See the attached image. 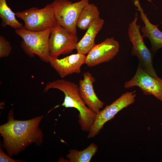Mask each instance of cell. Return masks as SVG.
Returning a JSON list of instances; mask_svg holds the SVG:
<instances>
[{
  "label": "cell",
  "instance_id": "cell-10",
  "mask_svg": "<svg viewBox=\"0 0 162 162\" xmlns=\"http://www.w3.org/2000/svg\"><path fill=\"white\" fill-rule=\"evenodd\" d=\"M120 45L114 37L107 38L101 43L95 44L86 56L85 63L93 67L112 59L119 52Z\"/></svg>",
  "mask_w": 162,
  "mask_h": 162
},
{
  "label": "cell",
  "instance_id": "cell-12",
  "mask_svg": "<svg viewBox=\"0 0 162 162\" xmlns=\"http://www.w3.org/2000/svg\"><path fill=\"white\" fill-rule=\"evenodd\" d=\"M84 79H80L79 82L80 96L88 108L97 114L103 107L104 103L96 95L94 89L93 84L95 78L87 71L83 74Z\"/></svg>",
  "mask_w": 162,
  "mask_h": 162
},
{
  "label": "cell",
  "instance_id": "cell-9",
  "mask_svg": "<svg viewBox=\"0 0 162 162\" xmlns=\"http://www.w3.org/2000/svg\"><path fill=\"white\" fill-rule=\"evenodd\" d=\"M134 86L138 87L146 95H152L162 103V79L154 78L147 73L138 63L134 76L126 81L124 85L125 88Z\"/></svg>",
  "mask_w": 162,
  "mask_h": 162
},
{
  "label": "cell",
  "instance_id": "cell-16",
  "mask_svg": "<svg viewBox=\"0 0 162 162\" xmlns=\"http://www.w3.org/2000/svg\"><path fill=\"white\" fill-rule=\"evenodd\" d=\"M15 13L7 5L6 0H0V17L2 21L1 26L5 28L7 26L16 29L23 27L22 24L16 19Z\"/></svg>",
  "mask_w": 162,
  "mask_h": 162
},
{
  "label": "cell",
  "instance_id": "cell-15",
  "mask_svg": "<svg viewBox=\"0 0 162 162\" xmlns=\"http://www.w3.org/2000/svg\"><path fill=\"white\" fill-rule=\"evenodd\" d=\"M100 17L98 8L93 4L88 3L80 13L76 26L81 30H86L94 20Z\"/></svg>",
  "mask_w": 162,
  "mask_h": 162
},
{
  "label": "cell",
  "instance_id": "cell-5",
  "mask_svg": "<svg viewBox=\"0 0 162 162\" xmlns=\"http://www.w3.org/2000/svg\"><path fill=\"white\" fill-rule=\"evenodd\" d=\"M15 14L23 21L24 28L31 31H44L57 24L51 3L41 9L34 7Z\"/></svg>",
  "mask_w": 162,
  "mask_h": 162
},
{
  "label": "cell",
  "instance_id": "cell-8",
  "mask_svg": "<svg viewBox=\"0 0 162 162\" xmlns=\"http://www.w3.org/2000/svg\"><path fill=\"white\" fill-rule=\"evenodd\" d=\"M136 91L126 92L109 105L96 114L94 121L89 132L87 137L91 138L97 135L104 124L115 117V115L124 108L133 104L135 101Z\"/></svg>",
  "mask_w": 162,
  "mask_h": 162
},
{
  "label": "cell",
  "instance_id": "cell-4",
  "mask_svg": "<svg viewBox=\"0 0 162 162\" xmlns=\"http://www.w3.org/2000/svg\"><path fill=\"white\" fill-rule=\"evenodd\" d=\"M137 14L134 20L129 24L128 33L133 46L131 51L133 56H136L142 69L148 74L156 78L158 77L153 66V56L146 46L140 32V26L137 24Z\"/></svg>",
  "mask_w": 162,
  "mask_h": 162
},
{
  "label": "cell",
  "instance_id": "cell-1",
  "mask_svg": "<svg viewBox=\"0 0 162 162\" xmlns=\"http://www.w3.org/2000/svg\"><path fill=\"white\" fill-rule=\"evenodd\" d=\"M41 115L26 120L14 118L13 110L8 112V120L0 126V134L2 138L1 146L10 157L17 155L31 145H41L43 135L39 127L44 118Z\"/></svg>",
  "mask_w": 162,
  "mask_h": 162
},
{
  "label": "cell",
  "instance_id": "cell-21",
  "mask_svg": "<svg viewBox=\"0 0 162 162\" xmlns=\"http://www.w3.org/2000/svg\"></svg>",
  "mask_w": 162,
  "mask_h": 162
},
{
  "label": "cell",
  "instance_id": "cell-19",
  "mask_svg": "<svg viewBox=\"0 0 162 162\" xmlns=\"http://www.w3.org/2000/svg\"><path fill=\"white\" fill-rule=\"evenodd\" d=\"M2 146L0 147V162H25L21 160H14L8 155H7L3 151Z\"/></svg>",
  "mask_w": 162,
  "mask_h": 162
},
{
  "label": "cell",
  "instance_id": "cell-6",
  "mask_svg": "<svg viewBox=\"0 0 162 162\" xmlns=\"http://www.w3.org/2000/svg\"><path fill=\"white\" fill-rule=\"evenodd\" d=\"M89 0H81L72 3L68 0H55L52 6L57 23L76 34V22L82 9Z\"/></svg>",
  "mask_w": 162,
  "mask_h": 162
},
{
  "label": "cell",
  "instance_id": "cell-18",
  "mask_svg": "<svg viewBox=\"0 0 162 162\" xmlns=\"http://www.w3.org/2000/svg\"><path fill=\"white\" fill-rule=\"evenodd\" d=\"M12 50L10 42L2 36H0V58L8 56Z\"/></svg>",
  "mask_w": 162,
  "mask_h": 162
},
{
  "label": "cell",
  "instance_id": "cell-14",
  "mask_svg": "<svg viewBox=\"0 0 162 162\" xmlns=\"http://www.w3.org/2000/svg\"><path fill=\"white\" fill-rule=\"evenodd\" d=\"M104 21L99 17L90 25L82 39L78 42L76 49L77 53L84 55L88 54L95 45V38L102 28Z\"/></svg>",
  "mask_w": 162,
  "mask_h": 162
},
{
  "label": "cell",
  "instance_id": "cell-17",
  "mask_svg": "<svg viewBox=\"0 0 162 162\" xmlns=\"http://www.w3.org/2000/svg\"><path fill=\"white\" fill-rule=\"evenodd\" d=\"M98 147L94 143H92L86 148L79 151L70 149L66 157L69 162H89L92 157L97 152Z\"/></svg>",
  "mask_w": 162,
  "mask_h": 162
},
{
  "label": "cell",
  "instance_id": "cell-11",
  "mask_svg": "<svg viewBox=\"0 0 162 162\" xmlns=\"http://www.w3.org/2000/svg\"><path fill=\"white\" fill-rule=\"evenodd\" d=\"M85 55L77 53L59 59L50 57L51 66L62 78L73 73H79L81 66L85 63Z\"/></svg>",
  "mask_w": 162,
  "mask_h": 162
},
{
  "label": "cell",
  "instance_id": "cell-20",
  "mask_svg": "<svg viewBox=\"0 0 162 162\" xmlns=\"http://www.w3.org/2000/svg\"><path fill=\"white\" fill-rule=\"evenodd\" d=\"M148 2H152L151 0H147Z\"/></svg>",
  "mask_w": 162,
  "mask_h": 162
},
{
  "label": "cell",
  "instance_id": "cell-13",
  "mask_svg": "<svg viewBox=\"0 0 162 162\" xmlns=\"http://www.w3.org/2000/svg\"><path fill=\"white\" fill-rule=\"evenodd\" d=\"M134 1V4L137 8L136 10L140 11V18L145 24L141 28L142 36L143 38L146 37L149 40L151 44L150 50L154 56L157 51L162 48V32L158 28L159 25H154L150 22L139 0Z\"/></svg>",
  "mask_w": 162,
  "mask_h": 162
},
{
  "label": "cell",
  "instance_id": "cell-7",
  "mask_svg": "<svg viewBox=\"0 0 162 162\" xmlns=\"http://www.w3.org/2000/svg\"><path fill=\"white\" fill-rule=\"evenodd\" d=\"M78 42L76 34L57 24L53 26L49 39L50 57L57 58L71 53L76 49Z\"/></svg>",
  "mask_w": 162,
  "mask_h": 162
},
{
  "label": "cell",
  "instance_id": "cell-2",
  "mask_svg": "<svg viewBox=\"0 0 162 162\" xmlns=\"http://www.w3.org/2000/svg\"><path fill=\"white\" fill-rule=\"evenodd\" d=\"M51 88L60 90L64 94V99L61 105L66 108L77 109L79 123L82 130L89 132L94 121L96 114L86 106L79 93V86L75 83L64 79L58 80L46 84L44 92Z\"/></svg>",
  "mask_w": 162,
  "mask_h": 162
},
{
  "label": "cell",
  "instance_id": "cell-3",
  "mask_svg": "<svg viewBox=\"0 0 162 162\" xmlns=\"http://www.w3.org/2000/svg\"><path fill=\"white\" fill-rule=\"evenodd\" d=\"M53 26L41 31L33 32L23 27L15 29V32L22 39L21 46L31 57L37 56L42 61L49 62V40Z\"/></svg>",
  "mask_w": 162,
  "mask_h": 162
}]
</instances>
